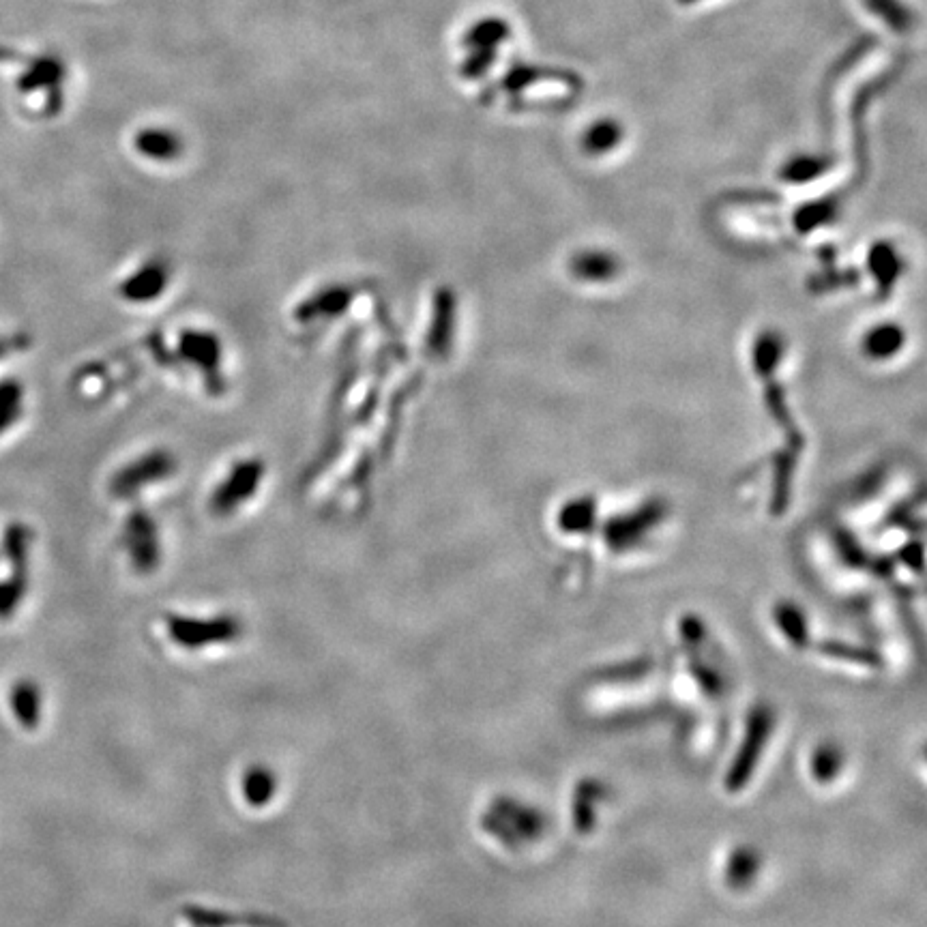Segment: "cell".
<instances>
[{
	"instance_id": "cell-1",
	"label": "cell",
	"mask_w": 927,
	"mask_h": 927,
	"mask_svg": "<svg viewBox=\"0 0 927 927\" xmlns=\"http://www.w3.org/2000/svg\"><path fill=\"white\" fill-rule=\"evenodd\" d=\"M164 625L170 642L183 651L226 646L243 638V623L234 614H219L213 618L166 614Z\"/></svg>"
},
{
	"instance_id": "cell-2",
	"label": "cell",
	"mask_w": 927,
	"mask_h": 927,
	"mask_svg": "<svg viewBox=\"0 0 927 927\" xmlns=\"http://www.w3.org/2000/svg\"><path fill=\"white\" fill-rule=\"evenodd\" d=\"M123 546L138 573H153L159 565V537L157 526L146 513H134L125 526Z\"/></svg>"
},
{
	"instance_id": "cell-3",
	"label": "cell",
	"mask_w": 927,
	"mask_h": 927,
	"mask_svg": "<svg viewBox=\"0 0 927 927\" xmlns=\"http://www.w3.org/2000/svg\"><path fill=\"white\" fill-rule=\"evenodd\" d=\"M262 477V464L256 460L241 462L232 470L228 479L219 485L213 496V509L217 513H230L252 496Z\"/></svg>"
},
{
	"instance_id": "cell-4",
	"label": "cell",
	"mask_w": 927,
	"mask_h": 927,
	"mask_svg": "<svg viewBox=\"0 0 927 927\" xmlns=\"http://www.w3.org/2000/svg\"><path fill=\"white\" fill-rule=\"evenodd\" d=\"M183 917L191 927H282L277 919L264 915H232L204 906H185Z\"/></svg>"
},
{
	"instance_id": "cell-5",
	"label": "cell",
	"mask_w": 927,
	"mask_h": 927,
	"mask_svg": "<svg viewBox=\"0 0 927 927\" xmlns=\"http://www.w3.org/2000/svg\"><path fill=\"white\" fill-rule=\"evenodd\" d=\"M170 473V458L164 453H153V455H146L144 460L136 462L134 466H129L125 468L123 473H119L114 477V483H112V490L114 494H131V492H136L140 490L142 485L146 483H151L149 479H161V477H166Z\"/></svg>"
},
{
	"instance_id": "cell-6",
	"label": "cell",
	"mask_w": 927,
	"mask_h": 927,
	"mask_svg": "<svg viewBox=\"0 0 927 927\" xmlns=\"http://www.w3.org/2000/svg\"><path fill=\"white\" fill-rule=\"evenodd\" d=\"M277 786V775L273 769H269L267 764H252L245 769L241 779L243 801L254 809H264L275 799Z\"/></svg>"
},
{
	"instance_id": "cell-7",
	"label": "cell",
	"mask_w": 927,
	"mask_h": 927,
	"mask_svg": "<svg viewBox=\"0 0 927 927\" xmlns=\"http://www.w3.org/2000/svg\"><path fill=\"white\" fill-rule=\"evenodd\" d=\"M9 706L13 717L24 730H35L41 721L43 711V698L41 689L33 681H20L11 687Z\"/></svg>"
},
{
	"instance_id": "cell-8",
	"label": "cell",
	"mask_w": 927,
	"mask_h": 927,
	"mask_svg": "<svg viewBox=\"0 0 927 927\" xmlns=\"http://www.w3.org/2000/svg\"><path fill=\"white\" fill-rule=\"evenodd\" d=\"M168 282L166 269L159 267V264H146L144 269H140L134 277H129L123 284V297L129 301H151L159 297L161 290H164Z\"/></svg>"
},
{
	"instance_id": "cell-9",
	"label": "cell",
	"mask_w": 927,
	"mask_h": 927,
	"mask_svg": "<svg viewBox=\"0 0 927 927\" xmlns=\"http://www.w3.org/2000/svg\"><path fill=\"white\" fill-rule=\"evenodd\" d=\"M539 78H554V80H561V82H567L571 84L573 88H580L582 86V80L576 76V73H571V71H550V69H539V67H526V65H513L509 69L507 76L503 78V82H500V86L507 88V91H522V88H526L531 82L539 80Z\"/></svg>"
},
{
	"instance_id": "cell-10",
	"label": "cell",
	"mask_w": 927,
	"mask_h": 927,
	"mask_svg": "<svg viewBox=\"0 0 927 927\" xmlns=\"http://www.w3.org/2000/svg\"><path fill=\"white\" fill-rule=\"evenodd\" d=\"M136 146L144 157H151L157 161H168L181 153V140L164 129L142 131L136 140Z\"/></svg>"
},
{
	"instance_id": "cell-11",
	"label": "cell",
	"mask_w": 927,
	"mask_h": 927,
	"mask_svg": "<svg viewBox=\"0 0 927 927\" xmlns=\"http://www.w3.org/2000/svg\"><path fill=\"white\" fill-rule=\"evenodd\" d=\"M509 33V24L505 20L490 18L470 28L464 43L470 50H496V46L509 39Z\"/></svg>"
},
{
	"instance_id": "cell-12",
	"label": "cell",
	"mask_w": 927,
	"mask_h": 927,
	"mask_svg": "<svg viewBox=\"0 0 927 927\" xmlns=\"http://www.w3.org/2000/svg\"><path fill=\"white\" fill-rule=\"evenodd\" d=\"M24 389L20 380H0V434H5L22 415Z\"/></svg>"
},
{
	"instance_id": "cell-13",
	"label": "cell",
	"mask_w": 927,
	"mask_h": 927,
	"mask_svg": "<svg viewBox=\"0 0 927 927\" xmlns=\"http://www.w3.org/2000/svg\"><path fill=\"white\" fill-rule=\"evenodd\" d=\"M863 5L897 33H908L912 26V11L900 0H863Z\"/></svg>"
},
{
	"instance_id": "cell-14",
	"label": "cell",
	"mask_w": 927,
	"mask_h": 927,
	"mask_svg": "<svg viewBox=\"0 0 927 927\" xmlns=\"http://www.w3.org/2000/svg\"><path fill=\"white\" fill-rule=\"evenodd\" d=\"M618 140H621V127L608 119V121L595 123L591 129L586 131L584 146H586V151H591V153H603V151H610Z\"/></svg>"
},
{
	"instance_id": "cell-15",
	"label": "cell",
	"mask_w": 927,
	"mask_h": 927,
	"mask_svg": "<svg viewBox=\"0 0 927 927\" xmlns=\"http://www.w3.org/2000/svg\"><path fill=\"white\" fill-rule=\"evenodd\" d=\"M496 61V52L494 50H473L466 65L462 67V73L466 78H479L483 76L488 67Z\"/></svg>"
},
{
	"instance_id": "cell-16",
	"label": "cell",
	"mask_w": 927,
	"mask_h": 927,
	"mask_svg": "<svg viewBox=\"0 0 927 927\" xmlns=\"http://www.w3.org/2000/svg\"><path fill=\"white\" fill-rule=\"evenodd\" d=\"M681 5H691V3H698V0H679Z\"/></svg>"
}]
</instances>
